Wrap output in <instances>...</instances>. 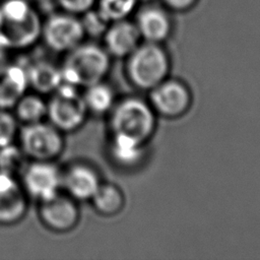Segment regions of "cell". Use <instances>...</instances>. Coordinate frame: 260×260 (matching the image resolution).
Masks as SVG:
<instances>
[{"label":"cell","instance_id":"obj_25","mask_svg":"<svg viewBox=\"0 0 260 260\" xmlns=\"http://www.w3.org/2000/svg\"><path fill=\"white\" fill-rule=\"evenodd\" d=\"M59 6L64 10L74 15L80 16L87 10L94 7L96 0H56Z\"/></svg>","mask_w":260,"mask_h":260},{"label":"cell","instance_id":"obj_5","mask_svg":"<svg viewBox=\"0 0 260 260\" xmlns=\"http://www.w3.org/2000/svg\"><path fill=\"white\" fill-rule=\"evenodd\" d=\"M79 88L62 83L47 101V119L63 133L78 130L88 115Z\"/></svg>","mask_w":260,"mask_h":260},{"label":"cell","instance_id":"obj_9","mask_svg":"<svg viewBox=\"0 0 260 260\" xmlns=\"http://www.w3.org/2000/svg\"><path fill=\"white\" fill-rule=\"evenodd\" d=\"M19 181L28 198L41 202L61 191L62 171L55 160H30Z\"/></svg>","mask_w":260,"mask_h":260},{"label":"cell","instance_id":"obj_28","mask_svg":"<svg viewBox=\"0 0 260 260\" xmlns=\"http://www.w3.org/2000/svg\"><path fill=\"white\" fill-rule=\"evenodd\" d=\"M4 52H5V50L0 47V64L3 63V54H4Z\"/></svg>","mask_w":260,"mask_h":260},{"label":"cell","instance_id":"obj_16","mask_svg":"<svg viewBox=\"0 0 260 260\" xmlns=\"http://www.w3.org/2000/svg\"><path fill=\"white\" fill-rule=\"evenodd\" d=\"M146 147L147 143L126 136L111 134L108 153L116 167L122 170H132L143 162Z\"/></svg>","mask_w":260,"mask_h":260},{"label":"cell","instance_id":"obj_13","mask_svg":"<svg viewBox=\"0 0 260 260\" xmlns=\"http://www.w3.org/2000/svg\"><path fill=\"white\" fill-rule=\"evenodd\" d=\"M28 196L19 179L0 172V224L19 222L25 215Z\"/></svg>","mask_w":260,"mask_h":260},{"label":"cell","instance_id":"obj_1","mask_svg":"<svg viewBox=\"0 0 260 260\" xmlns=\"http://www.w3.org/2000/svg\"><path fill=\"white\" fill-rule=\"evenodd\" d=\"M43 21L26 0H5L0 4V47L24 50L41 39Z\"/></svg>","mask_w":260,"mask_h":260},{"label":"cell","instance_id":"obj_6","mask_svg":"<svg viewBox=\"0 0 260 260\" xmlns=\"http://www.w3.org/2000/svg\"><path fill=\"white\" fill-rule=\"evenodd\" d=\"M63 134L49 121L25 124L18 130V145L30 160H55L64 150Z\"/></svg>","mask_w":260,"mask_h":260},{"label":"cell","instance_id":"obj_18","mask_svg":"<svg viewBox=\"0 0 260 260\" xmlns=\"http://www.w3.org/2000/svg\"><path fill=\"white\" fill-rule=\"evenodd\" d=\"M94 210L103 216H114L122 212L126 199L122 189L113 183L102 182L89 200Z\"/></svg>","mask_w":260,"mask_h":260},{"label":"cell","instance_id":"obj_27","mask_svg":"<svg viewBox=\"0 0 260 260\" xmlns=\"http://www.w3.org/2000/svg\"><path fill=\"white\" fill-rule=\"evenodd\" d=\"M156 1L158 0H138L139 3H142V4H148V3H156Z\"/></svg>","mask_w":260,"mask_h":260},{"label":"cell","instance_id":"obj_17","mask_svg":"<svg viewBox=\"0 0 260 260\" xmlns=\"http://www.w3.org/2000/svg\"><path fill=\"white\" fill-rule=\"evenodd\" d=\"M25 70L28 88L39 94L50 95L63 83L60 66L48 60L35 61L25 66Z\"/></svg>","mask_w":260,"mask_h":260},{"label":"cell","instance_id":"obj_7","mask_svg":"<svg viewBox=\"0 0 260 260\" xmlns=\"http://www.w3.org/2000/svg\"><path fill=\"white\" fill-rule=\"evenodd\" d=\"M41 38L46 46L56 53H67L85 38L78 15L68 12L50 15L42 23Z\"/></svg>","mask_w":260,"mask_h":260},{"label":"cell","instance_id":"obj_22","mask_svg":"<svg viewBox=\"0 0 260 260\" xmlns=\"http://www.w3.org/2000/svg\"><path fill=\"white\" fill-rule=\"evenodd\" d=\"M138 0H96V9L109 22L128 18L138 6Z\"/></svg>","mask_w":260,"mask_h":260},{"label":"cell","instance_id":"obj_19","mask_svg":"<svg viewBox=\"0 0 260 260\" xmlns=\"http://www.w3.org/2000/svg\"><path fill=\"white\" fill-rule=\"evenodd\" d=\"M82 98L88 113L95 115L109 114L117 102L114 89L105 80L85 87Z\"/></svg>","mask_w":260,"mask_h":260},{"label":"cell","instance_id":"obj_2","mask_svg":"<svg viewBox=\"0 0 260 260\" xmlns=\"http://www.w3.org/2000/svg\"><path fill=\"white\" fill-rule=\"evenodd\" d=\"M111 58L104 46L80 43L65 53L60 66L63 82L80 89L105 80L111 68Z\"/></svg>","mask_w":260,"mask_h":260},{"label":"cell","instance_id":"obj_14","mask_svg":"<svg viewBox=\"0 0 260 260\" xmlns=\"http://www.w3.org/2000/svg\"><path fill=\"white\" fill-rule=\"evenodd\" d=\"M103 40L104 48L115 58H127L142 41L135 22L128 18L111 22Z\"/></svg>","mask_w":260,"mask_h":260},{"label":"cell","instance_id":"obj_3","mask_svg":"<svg viewBox=\"0 0 260 260\" xmlns=\"http://www.w3.org/2000/svg\"><path fill=\"white\" fill-rule=\"evenodd\" d=\"M111 134L148 143L156 129L157 115L148 100L126 96L117 101L109 113Z\"/></svg>","mask_w":260,"mask_h":260},{"label":"cell","instance_id":"obj_21","mask_svg":"<svg viewBox=\"0 0 260 260\" xmlns=\"http://www.w3.org/2000/svg\"><path fill=\"white\" fill-rule=\"evenodd\" d=\"M28 160L19 145L11 143L0 148V172L19 179Z\"/></svg>","mask_w":260,"mask_h":260},{"label":"cell","instance_id":"obj_4","mask_svg":"<svg viewBox=\"0 0 260 260\" xmlns=\"http://www.w3.org/2000/svg\"><path fill=\"white\" fill-rule=\"evenodd\" d=\"M170 70V56L161 44L141 42L127 57V77L140 90H151L169 77Z\"/></svg>","mask_w":260,"mask_h":260},{"label":"cell","instance_id":"obj_11","mask_svg":"<svg viewBox=\"0 0 260 260\" xmlns=\"http://www.w3.org/2000/svg\"><path fill=\"white\" fill-rule=\"evenodd\" d=\"M143 42L162 44L173 31V20L169 10L156 3L142 4L134 20Z\"/></svg>","mask_w":260,"mask_h":260},{"label":"cell","instance_id":"obj_26","mask_svg":"<svg viewBox=\"0 0 260 260\" xmlns=\"http://www.w3.org/2000/svg\"><path fill=\"white\" fill-rule=\"evenodd\" d=\"M164 6L174 12H185L192 9L198 0H161Z\"/></svg>","mask_w":260,"mask_h":260},{"label":"cell","instance_id":"obj_12","mask_svg":"<svg viewBox=\"0 0 260 260\" xmlns=\"http://www.w3.org/2000/svg\"><path fill=\"white\" fill-rule=\"evenodd\" d=\"M102 182L98 170L87 162H73L62 171V189L77 202L89 201Z\"/></svg>","mask_w":260,"mask_h":260},{"label":"cell","instance_id":"obj_8","mask_svg":"<svg viewBox=\"0 0 260 260\" xmlns=\"http://www.w3.org/2000/svg\"><path fill=\"white\" fill-rule=\"evenodd\" d=\"M149 92L148 102L157 116L178 119L188 113L192 106V93L182 80L166 78Z\"/></svg>","mask_w":260,"mask_h":260},{"label":"cell","instance_id":"obj_15","mask_svg":"<svg viewBox=\"0 0 260 260\" xmlns=\"http://www.w3.org/2000/svg\"><path fill=\"white\" fill-rule=\"evenodd\" d=\"M27 88L25 66L0 64V109H12Z\"/></svg>","mask_w":260,"mask_h":260},{"label":"cell","instance_id":"obj_24","mask_svg":"<svg viewBox=\"0 0 260 260\" xmlns=\"http://www.w3.org/2000/svg\"><path fill=\"white\" fill-rule=\"evenodd\" d=\"M18 135V121L8 109H0V148L13 143Z\"/></svg>","mask_w":260,"mask_h":260},{"label":"cell","instance_id":"obj_23","mask_svg":"<svg viewBox=\"0 0 260 260\" xmlns=\"http://www.w3.org/2000/svg\"><path fill=\"white\" fill-rule=\"evenodd\" d=\"M79 17L84 29L85 37L89 36L90 38L103 37L111 23L96 9V7H92L91 9L81 14Z\"/></svg>","mask_w":260,"mask_h":260},{"label":"cell","instance_id":"obj_20","mask_svg":"<svg viewBox=\"0 0 260 260\" xmlns=\"http://www.w3.org/2000/svg\"><path fill=\"white\" fill-rule=\"evenodd\" d=\"M13 114L19 123L31 124L47 118V101L35 91L25 92L13 106Z\"/></svg>","mask_w":260,"mask_h":260},{"label":"cell","instance_id":"obj_10","mask_svg":"<svg viewBox=\"0 0 260 260\" xmlns=\"http://www.w3.org/2000/svg\"><path fill=\"white\" fill-rule=\"evenodd\" d=\"M39 203V217L42 223L52 232L67 233L79 222L78 202L65 192L60 191L53 197Z\"/></svg>","mask_w":260,"mask_h":260}]
</instances>
